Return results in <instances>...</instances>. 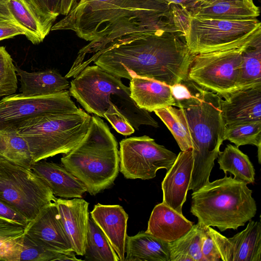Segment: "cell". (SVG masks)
Returning <instances> with one entry per match:
<instances>
[{
  "label": "cell",
  "mask_w": 261,
  "mask_h": 261,
  "mask_svg": "<svg viewBox=\"0 0 261 261\" xmlns=\"http://www.w3.org/2000/svg\"><path fill=\"white\" fill-rule=\"evenodd\" d=\"M181 34L166 30L138 31L113 39L84 62H93L120 79L141 77L169 86L188 80L192 54Z\"/></svg>",
  "instance_id": "obj_1"
},
{
  "label": "cell",
  "mask_w": 261,
  "mask_h": 261,
  "mask_svg": "<svg viewBox=\"0 0 261 261\" xmlns=\"http://www.w3.org/2000/svg\"><path fill=\"white\" fill-rule=\"evenodd\" d=\"M42 15L56 21L61 14L62 0H29Z\"/></svg>",
  "instance_id": "obj_37"
},
{
  "label": "cell",
  "mask_w": 261,
  "mask_h": 261,
  "mask_svg": "<svg viewBox=\"0 0 261 261\" xmlns=\"http://www.w3.org/2000/svg\"><path fill=\"white\" fill-rule=\"evenodd\" d=\"M0 160L31 169L34 163L31 153L17 128H0Z\"/></svg>",
  "instance_id": "obj_28"
},
{
  "label": "cell",
  "mask_w": 261,
  "mask_h": 261,
  "mask_svg": "<svg viewBox=\"0 0 261 261\" xmlns=\"http://www.w3.org/2000/svg\"><path fill=\"white\" fill-rule=\"evenodd\" d=\"M191 96L177 101L187 122L192 140L193 166L189 187L195 192L209 181L211 172L224 140L225 125L222 97L189 80Z\"/></svg>",
  "instance_id": "obj_3"
},
{
  "label": "cell",
  "mask_w": 261,
  "mask_h": 261,
  "mask_svg": "<svg viewBox=\"0 0 261 261\" xmlns=\"http://www.w3.org/2000/svg\"><path fill=\"white\" fill-rule=\"evenodd\" d=\"M15 65L4 46H0V97L15 94L17 89Z\"/></svg>",
  "instance_id": "obj_34"
},
{
  "label": "cell",
  "mask_w": 261,
  "mask_h": 261,
  "mask_svg": "<svg viewBox=\"0 0 261 261\" xmlns=\"http://www.w3.org/2000/svg\"><path fill=\"white\" fill-rule=\"evenodd\" d=\"M124 261H170L168 243L146 231L127 236Z\"/></svg>",
  "instance_id": "obj_25"
},
{
  "label": "cell",
  "mask_w": 261,
  "mask_h": 261,
  "mask_svg": "<svg viewBox=\"0 0 261 261\" xmlns=\"http://www.w3.org/2000/svg\"><path fill=\"white\" fill-rule=\"evenodd\" d=\"M203 226L198 221L183 236L168 243L170 261H204L201 250Z\"/></svg>",
  "instance_id": "obj_29"
},
{
  "label": "cell",
  "mask_w": 261,
  "mask_h": 261,
  "mask_svg": "<svg viewBox=\"0 0 261 261\" xmlns=\"http://www.w3.org/2000/svg\"><path fill=\"white\" fill-rule=\"evenodd\" d=\"M119 154L120 171L125 178L131 179L153 178L159 169L168 171L177 157L147 136L122 140Z\"/></svg>",
  "instance_id": "obj_11"
},
{
  "label": "cell",
  "mask_w": 261,
  "mask_h": 261,
  "mask_svg": "<svg viewBox=\"0 0 261 261\" xmlns=\"http://www.w3.org/2000/svg\"><path fill=\"white\" fill-rule=\"evenodd\" d=\"M201 250L204 261H221L210 230V226L204 224L201 237Z\"/></svg>",
  "instance_id": "obj_35"
},
{
  "label": "cell",
  "mask_w": 261,
  "mask_h": 261,
  "mask_svg": "<svg viewBox=\"0 0 261 261\" xmlns=\"http://www.w3.org/2000/svg\"><path fill=\"white\" fill-rule=\"evenodd\" d=\"M252 194L247 184L225 174L192 193L190 212L206 226L217 227L221 231L236 230L256 213Z\"/></svg>",
  "instance_id": "obj_6"
},
{
  "label": "cell",
  "mask_w": 261,
  "mask_h": 261,
  "mask_svg": "<svg viewBox=\"0 0 261 261\" xmlns=\"http://www.w3.org/2000/svg\"><path fill=\"white\" fill-rule=\"evenodd\" d=\"M219 168L226 174H232L233 178L246 184H253L255 181V169L249 157L239 147L227 144L224 150L218 155Z\"/></svg>",
  "instance_id": "obj_27"
},
{
  "label": "cell",
  "mask_w": 261,
  "mask_h": 261,
  "mask_svg": "<svg viewBox=\"0 0 261 261\" xmlns=\"http://www.w3.org/2000/svg\"><path fill=\"white\" fill-rule=\"evenodd\" d=\"M63 254L47 249L24 233L22 234V244L18 261L59 260Z\"/></svg>",
  "instance_id": "obj_33"
},
{
  "label": "cell",
  "mask_w": 261,
  "mask_h": 261,
  "mask_svg": "<svg viewBox=\"0 0 261 261\" xmlns=\"http://www.w3.org/2000/svg\"><path fill=\"white\" fill-rule=\"evenodd\" d=\"M170 4L179 7L190 16L191 13L201 0H164Z\"/></svg>",
  "instance_id": "obj_43"
},
{
  "label": "cell",
  "mask_w": 261,
  "mask_h": 261,
  "mask_svg": "<svg viewBox=\"0 0 261 261\" xmlns=\"http://www.w3.org/2000/svg\"><path fill=\"white\" fill-rule=\"evenodd\" d=\"M79 0H62L61 14L66 16Z\"/></svg>",
  "instance_id": "obj_44"
},
{
  "label": "cell",
  "mask_w": 261,
  "mask_h": 261,
  "mask_svg": "<svg viewBox=\"0 0 261 261\" xmlns=\"http://www.w3.org/2000/svg\"><path fill=\"white\" fill-rule=\"evenodd\" d=\"M56 203L73 252L76 255L84 256L89 218V203L82 198H59Z\"/></svg>",
  "instance_id": "obj_18"
},
{
  "label": "cell",
  "mask_w": 261,
  "mask_h": 261,
  "mask_svg": "<svg viewBox=\"0 0 261 261\" xmlns=\"http://www.w3.org/2000/svg\"><path fill=\"white\" fill-rule=\"evenodd\" d=\"M22 244V234L16 238L0 241V260L18 261Z\"/></svg>",
  "instance_id": "obj_36"
},
{
  "label": "cell",
  "mask_w": 261,
  "mask_h": 261,
  "mask_svg": "<svg viewBox=\"0 0 261 261\" xmlns=\"http://www.w3.org/2000/svg\"><path fill=\"white\" fill-rule=\"evenodd\" d=\"M224 140L229 141L237 147L252 145L261 148V121L226 126Z\"/></svg>",
  "instance_id": "obj_32"
},
{
  "label": "cell",
  "mask_w": 261,
  "mask_h": 261,
  "mask_svg": "<svg viewBox=\"0 0 261 261\" xmlns=\"http://www.w3.org/2000/svg\"><path fill=\"white\" fill-rule=\"evenodd\" d=\"M67 90L39 96L21 93L3 97L0 100V128H16L23 121L44 114L79 110Z\"/></svg>",
  "instance_id": "obj_12"
},
{
  "label": "cell",
  "mask_w": 261,
  "mask_h": 261,
  "mask_svg": "<svg viewBox=\"0 0 261 261\" xmlns=\"http://www.w3.org/2000/svg\"><path fill=\"white\" fill-rule=\"evenodd\" d=\"M106 119L119 134L128 136L133 134L135 132V128L122 114L110 115L107 117Z\"/></svg>",
  "instance_id": "obj_40"
},
{
  "label": "cell",
  "mask_w": 261,
  "mask_h": 261,
  "mask_svg": "<svg viewBox=\"0 0 261 261\" xmlns=\"http://www.w3.org/2000/svg\"><path fill=\"white\" fill-rule=\"evenodd\" d=\"M19 76L21 94L24 96L54 94L67 90L69 82L54 70L29 72L15 65Z\"/></svg>",
  "instance_id": "obj_24"
},
{
  "label": "cell",
  "mask_w": 261,
  "mask_h": 261,
  "mask_svg": "<svg viewBox=\"0 0 261 261\" xmlns=\"http://www.w3.org/2000/svg\"><path fill=\"white\" fill-rule=\"evenodd\" d=\"M24 233L50 250L63 254L74 252L56 202L30 221L24 228Z\"/></svg>",
  "instance_id": "obj_15"
},
{
  "label": "cell",
  "mask_w": 261,
  "mask_h": 261,
  "mask_svg": "<svg viewBox=\"0 0 261 261\" xmlns=\"http://www.w3.org/2000/svg\"><path fill=\"white\" fill-rule=\"evenodd\" d=\"M261 85V32L257 33L245 45L237 89Z\"/></svg>",
  "instance_id": "obj_26"
},
{
  "label": "cell",
  "mask_w": 261,
  "mask_h": 261,
  "mask_svg": "<svg viewBox=\"0 0 261 261\" xmlns=\"http://www.w3.org/2000/svg\"><path fill=\"white\" fill-rule=\"evenodd\" d=\"M91 218L105 234L120 261H124L127 214L120 205L97 203Z\"/></svg>",
  "instance_id": "obj_19"
},
{
  "label": "cell",
  "mask_w": 261,
  "mask_h": 261,
  "mask_svg": "<svg viewBox=\"0 0 261 261\" xmlns=\"http://www.w3.org/2000/svg\"><path fill=\"white\" fill-rule=\"evenodd\" d=\"M261 31L256 18L244 20L190 16L185 42L193 55L239 47Z\"/></svg>",
  "instance_id": "obj_9"
},
{
  "label": "cell",
  "mask_w": 261,
  "mask_h": 261,
  "mask_svg": "<svg viewBox=\"0 0 261 261\" xmlns=\"http://www.w3.org/2000/svg\"><path fill=\"white\" fill-rule=\"evenodd\" d=\"M19 35H24L21 29L11 22L0 20V41Z\"/></svg>",
  "instance_id": "obj_41"
},
{
  "label": "cell",
  "mask_w": 261,
  "mask_h": 261,
  "mask_svg": "<svg viewBox=\"0 0 261 261\" xmlns=\"http://www.w3.org/2000/svg\"><path fill=\"white\" fill-rule=\"evenodd\" d=\"M0 20L17 25L35 45L43 42L55 21L40 13L29 0H0Z\"/></svg>",
  "instance_id": "obj_14"
},
{
  "label": "cell",
  "mask_w": 261,
  "mask_h": 261,
  "mask_svg": "<svg viewBox=\"0 0 261 261\" xmlns=\"http://www.w3.org/2000/svg\"><path fill=\"white\" fill-rule=\"evenodd\" d=\"M259 15V7L253 0H201L190 16L244 20L256 18Z\"/></svg>",
  "instance_id": "obj_21"
},
{
  "label": "cell",
  "mask_w": 261,
  "mask_h": 261,
  "mask_svg": "<svg viewBox=\"0 0 261 261\" xmlns=\"http://www.w3.org/2000/svg\"><path fill=\"white\" fill-rule=\"evenodd\" d=\"M57 199L45 181L31 169L0 160V199L29 221Z\"/></svg>",
  "instance_id": "obj_8"
},
{
  "label": "cell",
  "mask_w": 261,
  "mask_h": 261,
  "mask_svg": "<svg viewBox=\"0 0 261 261\" xmlns=\"http://www.w3.org/2000/svg\"><path fill=\"white\" fill-rule=\"evenodd\" d=\"M154 112L169 129L181 151L191 150L193 145L192 137L181 109L168 106L155 110Z\"/></svg>",
  "instance_id": "obj_30"
},
{
  "label": "cell",
  "mask_w": 261,
  "mask_h": 261,
  "mask_svg": "<svg viewBox=\"0 0 261 261\" xmlns=\"http://www.w3.org/2000/svg\"><path fill=\"white\" fill-rule=\"evenodd\" d=\"M253 37L239 47L194 55L188 80L222 98L234 91L240 73L242 51Z\"/></svg>",
  "instance_id": "obj_10"
},
{
  "label": "cell",
  "mask_w": 261,
  "mask_h": 261,
  "mask_svg": "<svg viewBox=\"0 0 261 261\" xmlns=\"http://www.w3.org/2000/svg\"><path fill=\"white\" fill-rule=\"evenodd\" d=\"M170 87L172 96L176 102L189 98L192 93L189 84V80L170 86Z\"/></svg>",
  "instance_id": "obj_42"
},
{
  "label": "cell",
  "mask_w": 261,
  "mask_h": 261,
  "mask_svg": "<svg viewBox=\"0 0 261 261\" xmlns=\"http://www.w3.org/2000/svg\"><path fill=\"white\" fill-rule=\"evenodd\" d=\"M221 261H261V224L249 221L246 228L227 238L210 226Z\"/></svg>",
  "instance_id": "obj_13"
},
{
  "label": "cell",
  "mask_w": 261,
  "mask_h": 261,
  "mask_svg": "<svg viewBox=\"0 0 261 261\" xmlns=\"http://www.w3.org/2000/svg\"><path fill=\"white\" fill-rule=\"evenodd\" d=\"M0 218L26 227L29 222L24 216L16 210L0 199Z\"/></svg>",
  "instance_id": "obj_39"
},
{
  "label": "cell",
  "mask_w": 261,
  "mask_h": 261,
  "mask_svg": "<svg viewBox=\"0 0 261 261\" xmlns=\"http://www.w3.org/2000/svg\"><path fill=\"white\" fill-rule=\"evenodd\" d=\"M25 227L0 218V241L13 239L24 233Z\"/></svg>",
  "instance_id": "obj_38"
},
{
  "label": "cell",
  "mask_w": 261,
  "mask_h": 261,
  "mask_svg": "<svg viewBox=\"0 0 261 261\" xmlns=\"http://www.w3.org/2000/svg\"><path fill=\"white\" fill-rule=\"evenodd\" d=\"M59 260H81L75 257V253L64 254L60 258Z\"/></svg>",
  "instance_id": "obj_45"
},
{
  "label": "cell",
  "mask_w": 261,
  "mask_h": 261,
  "mask_svg": "<svg viewBox=\"0 0 261 261\" xmlns=\"http://www.w3.org/2000/svg\"><path fill=\"white\" fill-rule=\"evenodd\" d=\"M129 89L137 105L149 112L168 106L177 107L170 87L165 84L136 76L130 80Z\"/></svg>",
  "instance_id": "obj_23"
},
{
  "label": "cell",
  "mask_w": 261,
  "mask_h": 261,
  "mask_svg": "<svg viewBox=\"0 0 261 261\" xmlns=\"http://www.w3.org/2000/svg\"><path fill=\"white\" fill-rule=\"evenodd\" d=\"M62 165L95 195L110 187L119 171L117 142L107 124L96 115L80 142L61 159Z\"/></svg>",
  "instance_id": "obj_4"
},
{
  "label": "cell",
  "mask_w": 261,
  "mask_h": 261,
  "mask_svg": "<svg viewBox=\"0 0 261 261\" xmlns=\"http://www.w3.org/2000/svg\"><path fill=\"white\" fill-rule=\"evenodd\" d=\"M31 169L45 181L55 196L82 198L87 192L85 185L62 165L44 159L34 162Z\"/></svg>",
  "instance_id": "obj_20"
},
{
  "label": "cell",
  "mask_w": 261,
  "mask_h": 261,
  "mask_svg": "<svg viewBox=\"0 0 261 261\" xmlns=\"http://www.w3.org/2000/svg\"><path fill=\"white\" fill-rule=\"evenodd\" d=\"M179 9L164 0H79L51 31H73L95 49L118 37L138 31H172L181 20Z\"/></svg>",
  "instance_id": "obj_2"
},
{
  "label": "cell",
  "mask_w": 261,
  "mask_h": 261,
  "mask_svg": "<svg viewBox=\"0 0 261 261\" xmlns=\"http://www.w3.org/2000/svg\"><path fill=\"white\" fill-rule=\"evenodd\" d=\"M221 100L226 126L261 121V85L236 89Z\"/></svg>",
  "instance_id": "obj_16"
},
{
  "label": "cell",
  "mask_w": 261,
  "mask_h": 261,
  "mask_svg": "<svg viewBox=\"0 0 261 261\" xmlns=\"http://www.w3.org/2000/svg\"><path fill=\"white\" fill-rule=\"evenodd\" d=\"M91 116L82 109L44 114L27 119L17 127L28 146L33 162L67 154L86 134Z\"/></svg>",
  "instance_id": "obj_7"
},
{
  "label": "cell",
  "mask_w": 261,
  "mask_h": 261,
  "mask_svg": "<svg viewBox=\"0 0 261 261\" xmlns=\"http://www.w3.org/2000/svg\"><path fill=\"white\" fill-rule=\"evenodd\" d=\"M193 162L192 149L181 151L162 182V202L180 214L189 190Z\"/></svg>",
  "instance_id": "obj_17"
},
{
  "label": "cell",
  "mask_w": 261,
  "mask_h": 261,
  "mask_svg": "<svg viewBox=\"0 0 261 261\" xmlns=\"http://www.w3.org/2000/svg\"><path fill=\"white\" fill-rule=\"evenodd\" d=\"M193 222L164 203L158 204L150 215L146 232L165 242H173L187 233Z\"/></svg>",
  "instance_id": "obj_22"
},
{
  "label": "cell",
  "mask_w": 261,
  "mask_h": 261,
  "mask_svg": "<svg viewBox=\"0 0 261 261\" xmlns=\"http://www.w3.org/2000/svg\"><path fill=\"white\" fill-rule=\"evenodd\" d=\"M69 93L88 113L106 119L122 114L136 129L142 125L159 127L149 112L132 99L129 87L96 65L87 66L74 77Z\"/></svg>",
  "instance_id": "obj_5"
},
{
  "label": "cell",
  "mask_w": 261,
  "mask_h": 261,
  "mask_svg": "<svg viewBox=\"0 0 261 261\" xmlns=\"http://www.w3.org/2000/svg\"><path fill=\"white\" fill-rule=\"evenodd\" d=\"M84 256L88 261H120L108 239L91 217L88 220Z\"/></svg>",
  "instance_id": "obj_31"
}]
</instances>
